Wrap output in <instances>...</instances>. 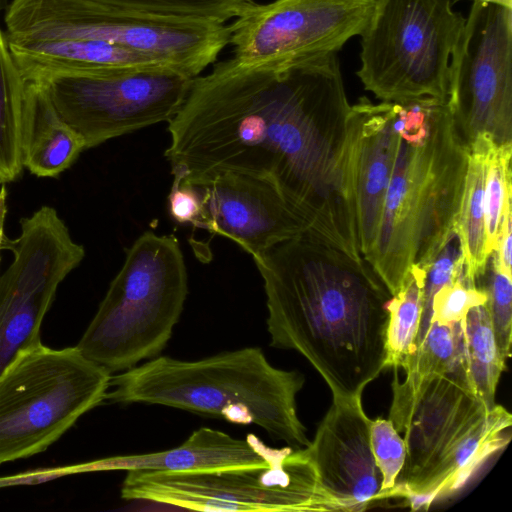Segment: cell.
<instances>
[{
    "label": "cell",
    "instance_id": "6da1fadb",
    "mask_svg": "<svg viewBox=\"0 0 512 512\" xmlns=\"http://www.w3.org/2000/svg\"><path fill=\"white\" fill-rule=\"evenodd\" d=\"M350 107L337 54L288 68L231 57L195 77L168 123L164 155L183 183L227 171L271 182L312 233L360 258L347 176Z\"/></svg>",
    "mask_w": 512,
    "mask_h": 512
},
{
    "label": "cell",
    "instance_id": "7a4b0ae2",
    "mask_svg": "<svg viewBox=\"0 0 512 512\" xmlns=\"http://www.w3.org/2000/svg\"><path fill=\"white\" fill-rule=\"evenodd\" d=\"M253 260L264 284L270 346L300 353L332 398L362 397L384 370L392 297L371 265L309 231Z\"/></svg>",
    "mask_w": 512,
    "mask_h": 512
},
{
    "label": "cell",
    "instance_id": "3957f363",
    "mask_svg": "<svg viewBox=\"0 0 512 512\" xmlns=\"http://www.w3.org/2000/svg\"><path fill=\"white\" fill-rule=\"evenodd\" d=\"M400 138L375 245L364 259L391 295L427 272L454 232L469 157L448 102H399Z\"/></svg>",
    "mask_w": 512,
    "mask_h": 512
},
{
    "label": "cell",
    "instance_id": "277c9868",
    "mask_svg": "<svg viewBox=\"0 0 512 512\" xmlns=\"http://www.w3.org/2000/svg\"><path fill=\"white\" fill-rule=\"evenodd\" d=\"M305 377L274 367L259 347L222 352L199 360L157 356L112 375L105 400L145 403L257 425L292 448L310 444L297 414L296 396Z\"/></svg>",
    "mask_w": 512,
    "mask_h": 512
},
{
    "label": "cell",
    "instance_id": "5b68a950",
    "mask_svg": "<svg viewBox=\"0 0 512 512\" xmlns=\"http://www.w3.org/2000/svg\"><path fill=\"white\" fill-rule=\"evenodd\" d=\"M188 295V274L174 235L147 231L126 250L77 348L111 374L160 355Z\"/></svg>",
    "mask_w": 512,
    "mask_h": 512
},
{
    "label": "cell",
    "instance_id": "8992f818",
    "mask_svg": "<svg viewBox=\"0 0 512 512\" xmlns=\"http://www.w3.org/2000/svg\"><path fill=\"white\" fill-rule=\"evenodd\" d=\"M111 377L77 346L21 350L0 373V465L59 440L105 400Z\"/></svg>",
    "mask_w": 512,
    "mask_h": 512
},
{
    "label": "cell",
    "instance_id": "52a82bcc",
    "mask_svg": "<svg viewBox=\"0 0 512 512\" xmlns=\"http://www.w3.org/2000/svg\"><path fill=\"white\" fill-rule=\"evenodd\" d=\"M4 21L7 39L105 41L195 77L229 44L227 24L128 12L88 0H12Z\"/></svg>",
    "mask_w": 512,
    "mask_h": 512
},
{
    "label": "cell",
    "instance_id": "ba28073f",
    "mask_svg": "<svg viewBox=\"0 0 512 512\" xmlns=\"http://www.w3.org/2000/svg\"><path fill=\"white\" fill-rule=\"evenodd\" d=\"M452 0H376L360 35L364 89L386 102H449L452 53L466 18Z\"/></svg>",
    "mask_w": 512,
    "mask_h": 512
},
{
    "label": "cell",
    "instance_id": "9c48e42d",
    "mask_svg": "<svg viewBox=\"0 0 512 512\" xmlns=\"http://www.w3.org/2000/svg\"><path fill=\"white\" fill-rule=\"evenodd\" d=\"M124 500L198 511H332L304 448H278L264 466L205 472L127 471Z\"/></svg>",
    "mask_w": 512,
    "mask_h": 512
},
{
    "label": "cell",
    "instance_id": "30bf717a",
    "mask_svg": "<svg viewBox=\"0 0 512 512\" xmlns=\"http://www.w3.org/2000/svg\"><path fill=\"white\" fill-rule=\"evenodd\" d=\"M197 77V76H196ZM195 76L176 66L51 75L35 80L85 149L158 124L179 112Z\"/></svg>",
    "mask_w": 512,
    "mask_h": 512
},
{
    "label": "cell",
    "instance_id": "8fae6325",
    "mask_svg": "<svg viewBox=\"0 0 512 512\" xmlns=\"http://www.w3.org/2000/svg\"><path fill=\"white\" fill-rule=\"evenodd\" d=\"M20 227L18 238L4 235L1 245L13 260L0 275V373L21 350L41 342L59 285L85 256L53 207H40Z\"/></svg>",
    "mask_w": 512,
    "mask_h": 512
},
{
    "label": "cell",
    "instance_id": "7c38bea8",
    "mask_svg": "<svg viewBox=\"0 0 512 512\" xmlns=\"http://www.w3.org/2000/svg\"><path fill=\"white\" fill-rule=\"evenodd\" d=\"M376 0L253 2L228 26L233 57L245 65L288 68L338 51L366 28Z\"/></svg>",
    "mask_w": 512,
    "mask_h": 512
},
{
    "label": "cell",
    "instance_id": "4fadbf2b",
    "mask_svg": "<svg viewBox=\"0 0 512 512\" xmlns=\"http://www.w3.org/2000/svg\"><path fill=\"white\" fill-rule=\"evenodd\" d=\"M449 107L469 146L512 143V8L474 1L450 63Z\"/></svg>",
    "mask_w": 512,
    "mask_h": 512
},
{
    "label": "cell",
    "instance_id": "5bb4252c",
    "mask_svg": "<svg viewBox=\"0 0 512 512\" xmlns=\"http://www.w3.org/2000/svg\"><path fill=\"white\" fill-rule=\"evenodd\" d=\"M200 229L231 239L252 258L274 245L311 232L302 213L271 182L221 172L202 185Z\"/></svg>",
    "mask_w": 512,
    "mask_h": 512
},
{
    "label": "cell",
    "instance_id": "9a60e30c",
    "mask_svg": "<svg viewBox=\"0 0 512 512\" xmlns=\"http://www.w3.org/2000/svg\"><path fill=\"white\" fill-rule=\"evenodd\" d=\"M362 397L332 398L306 446L332 511H364L382 501L381 474L369 442Z\"/></svg>",
    "mask_w": 512,
    "mask_h": 512
},
{
    "label": "cell",
    "instance_id": "2e32d148",
    "mask_svg": "<svg viewBox=\"0 0 512 512\" xmlns=\"http://www.w3.org/2000/svg\"><path fill=\"white\" fill-rule=\"evenodd\" d=\"M399 102L373 103L362 96L347 119V176L359 249L368 256L376 242L399 138Z\"/></svg>",
    "mask_w": 512,
    "mask_h": 512
},
{
    "label": "cell",
    "instance_id": "e0dca14e",
    "mask_svg": "<svg viewBox=\"0 0 512 512\" xmlns=\"http://www.w3.org/2000/svg\"><path fill=\"white\" fill-rule=\"evenodd\" d=\"M489 410L473 390L464 362L432 381L403 432L406 461L393 491L419 480Z\"/></svg>",
    "mask_w": 512,
    "mask_h": 512
},
{
    "label": "cell",
    "instance_id": "ac0fdd59",
    "mask_svg": "<svg viewBox=\"0 0 512 512\" xmlns=\"http://www.w3.org/2000/svg\"><path fill=\"white\" fill-rule=\"evenodd\" d=\"M278 448L265 444L258 436L245 439L210 427L195 430L181 445L153 453L118 455L93 460L94 472L154 471L185 473L264 466Z\"/></svg>",
    "mask_w": 512,
    "mask_h": 512
},
{
    "label": "cell",
    "instance_id": "d6986e66",
    "mask_svg": "<svg viewBox=\"0 0 512 512\" xmlns=\"http://www.w3.org/2000/svg\"><path fill=\"white\" fill-rule=\"evenodd\" d=\"M512 415L496 404L479 418L419 480L396 489L412 510H427L436 500L461 490L511 438Z\"/></svg>",
    "mask_w": 512,
    "mask_h": 512
},
{
    "label": "cell",
    "instance_id": "ffe728a7",
    "mask_svg": "<svg viewBox=\"0 0 512 512\" xmlns=\"http://www.w3.org/2000/svg\"><path fill=\"white\" fill-rule=\"evenodd\" d=\"M7 41L25 81H35L51 75L174 66L152 56L100 40L66 38Z\"/></svg>",
    "mask_w": 512,
    "mask_h": 512
},
{
    "label": "cell",
    "instance_id": "44dd1931",
    "mask_svg": "<svg viewBox=\"0 0 512 512\" xmlns=\"http://www.w3.org/2000/svg\"><path fill=\"white\" fill-rule=\"evenodd\" d=\"M25 82L23 165L38 177L56 178L76 161L85 143L61 118L44 86Z\"/></svg>",
    "mask_w": 512,
    "mask_h": 512
},
{
    "label": "cell",
    "instance_id": "7402d4cb",
    "mask_svg": "<svg viewBox=\"0 0 512 512\" xmlns=\"http://www.w3.org/2000/svg\"><path fill=\"white\" fill-rule=\"evenodd\" d=\"M462 322L447 325L431 322L402 368L405 372L403 381L399 380L398 368H393L392 403L388 419L399 433L404 432L415 406L430 383L464 362Z\"/></svg>",
    "mask_w": 512,
    "mask_h": 512
},
{
    "label": "cell",
    "instance_id": "603a6c76",
    "mask_svg": "<svg viewBox=\"0 0 512 512\" xmlns=\"http://www.w3.org/2000/svg\"><path fill=\"white\" fill-rule=\"evenodd\" d=\"M490 139L480 135L469 145L468 166L459 210L454 222L464 260V276L477 286L488 258L485 231L484 182ZM493 140V139H492Z\"/></svg>",
    "mask_w": 512,
    "mask_h": 512
},
{
    "label": "cell",
    "instance_id": "cb8c5ba5",
    "mask_svg": "<svg viewBox=\"0 0 512 512\" xmlns=\"http://www.w3.org/2000/svg\"><path fill=\"white\" fill-rule=\"evenodd\" d=\"M26 82L0 28V184L17 180L24 168L22 128Z\"/></svg>",
    "mask_w": 512,
    "mask_h": 512
},
{
    "label": "cell",
    "instance_id": "d4e9b609",
    "mask_svg": "<svg viewBox=\"0 0 512 512\" xmlns=\"http://www.w3.org/2000/svg\"><path fill=\"white\" fill-rule=\"evenodd\" d=\"M464 366L478 398L492 409L506 360L500 353L485 304L472 307L462 322Z\"/></svg>",
    "mask_w": 512,
    "mask_h": 512
},
{
    "label": "cell",
    "instance_id": "484cf974",
    "mask_svg": "<svg viewBox=\"0 0 512 512\" xmlns=\"http://www.w3.org/2000/svg\"><path fill=\"white\" fill-rule=\"evenodd\" d=\"M426 272L412 267L401 289L387 303L385 368H403L417 347Z\"/></svg>",
    "mask_w": 512,
    "mask_h": 512
},
{
    "label": "cell",
    "instance_id": "4316f807",
    "mask_svg": "<svg viewBox=\"0 0 512 512\" xmlns=\"http://www.w3.org/2000/svg\"><path fill=\"white\" fill-rule=\"evenodd\" d=\"M103 6L163 17L205 20L226 24L245 11L253 0H88Z\"/></svg>",
    "mask_w": 512,
    "mask_h": 512
},
{
    "label": "cell",
    "instance_id": "83f0119b",
    "mask_svg": "<svg viewBox=\"0 0 512 512\" xmlns=\"http://www.w3.org/2000/svg\"><path fill=\"white\" fill-rule=\"evenodd\" d=\"M512 143L496 144L490 139L486 155L484 209L487 250H495L506 199L512 194Z\"/></svg>",
    "mask_w": 512,
    "mask_h": 512
},
{
    "label": "cell",
    "instance_id": "f1b7e54d",
    "mask_svg": "<svg viewBox=\"0 0 512 512\" xmlns=\"http://www.w3.org/2000/svg\"><path fill=\"white\" fill-rule=\"evenodd\" d=\"M487 297L486 307L501 355L507 361L512 345V275L498 264L492 252L484 274L477 281Z\"/></svg>",
    "mask_w": 512,
    "mask_h": 512
},
{
    "label": "cell",
    "instance_id": "f546056e",
    "mask_svg": "<svg viewBox=\"0 0 512 512\" xmlns=\"http://www.w3.org/2000/svg\"><path fill=\"white\" fill-rule=\"evenodd\" d=\"M369 442L375 464L381 474V500L391 498L406 461L404 438L389 419L369 421Z\"/></svg>",
    "mask_w": 512,
    "mask_h": 512
},
{
    "label": "cell",
    "instance_id": "4dcf8cb0",
    "mask_svg": "<svg viewBox=\"0 0 512 512\" xmlns=\"http://www.w3.org/2000/svg\"><path fill=\"white\" fill-rule=\"evenodd\" d=\"M464 274V260L460 241L453 232L444 247L428 268L423 285L422 317L417 346L423 338L431 318V304L434 294L445 284L451 283Z\"/></svg>",
    "mask_w": 512,
    "mask_h": 512
},
{
    "label": "cell",
    "instance_id": "1f68e13d",
    "mask_svg": "<svg viewBox=\"0 0 512 512\" xmlns=\"http://www.w3.org/2000/svg\"><path fill=\"white\" fill-rule=\"evenodd\" d=\"M486 300L485 292L470 283L463 274L434 294L430 323L447 325L461 322L472 307L485 304Z\"/></svg>",
    "mask_w": 512,
    "mask_h": 512
},
{
    "label": "cell",
    "instance_id": "d6a6232c",
    "mask_svg": "<svg viewBox=\"0 0 512 512\" xmlns=\"http://www.w3.org/2000/svg\"><path fill=\"white\" fill-rule=\"evenodd\" d=\"M167 207L169 216L176 223L200 227L202 193L198 186L183 183L179 177L173 176Z\"/></svg>",
    "mask_w": 512,
    "mask_h": 512
},
{
    "label": "cell",
    "instance_id": "836d02e7",
    "mask_svg": "<svg viewBox=\"0 0 512 512\" xmlns=\"http://www.w3.org/2000/svg\"><path fill=\"white\" fill-rule=\"evenodd\" d=\"M512 238V194L506 199L497 244L494 254L499 266L508 274L511 272V242Z\"/></svg>",
    "mask_w": 512,
    "mask_h": 512
},
{
    "label": "cell",
    "instance_id": "e575fe53",
    "mask_svg": "<svg viewBox=\"0 0 512 512\" xmlns=\"http://www.w3.org/2000/svg\"><path fill=\"white\" fill-rule=\"evenodd\" d=\"M7 196L8 191L5 184H1L0 188V250L2 245V240L4 237V222L7 214Z\"/></svg>",
    "mask_w": 512,
    "mask_h": 512
},
{
    "label": "cell",
    "instance_id": "d590c367",
    "mask_svg": "<svg viewBox=\"0 0 512 512\" xmlns=\"http://www.w3.org/2000/svg\"><path fill=\"white\" fill-rule=\"evenodd\" d=\"M453 1H460V0H453ZM474 1H480V2H488V3H494L506 7L512 8V0H471Z\"/></svg>",
    "mask_w": 512,
    "mask_h": 512
},
{
    "label": "cell",
    "instance_id": "8d00e7d4",
    "mask_svg": "<svg viewBox=\"0 0 512 512\" xmlns=\"http://www.w3.org/2000/svg\"><path fill=\"white\" fill-rule=\"evenodd\" d=\"M9 5V0H0V16H1V13L7 9Z\"/></svg>",
    "mask_w": 512,
    "mask_h": 512
}]
</instances>
